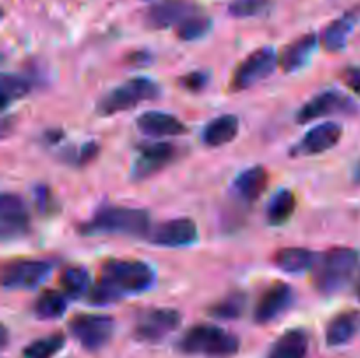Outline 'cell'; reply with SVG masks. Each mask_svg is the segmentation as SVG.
Listing matches in <instances>:
<instances>
[{
  "label": "cell",
  "mask_w": 360,
  "mask_h": 358,
  "mask_svg": "<svg viewBox=\"0 0 360 358\" xmlns=\"http://www.w3.org/2000/svg\"><path fill=\"white\" fill-rule=\"evenodd\" d=\"M155 270L139 260H109L102 265L101 279L91 286L90 302L108 305L122 300L125 295L144 293L153 288Z\"/></svg>",
  "instance_id": "6da1fadb"
},
{
  "label": "cell",
  "mask_w": 360,
  "mask_h": 358,
  "mask_svg": "<svg viewBox=\"0 0 360 358\" xmlns=\"http://www.w3.org/2000/svg\"><path fill=\"white\" fill-rule=\"evenodd\" d=\"M360 256L352 248H333L319 255L313 267V283L326 295L338 293L350 284L359 269Z\"/></svg>",
  "instance_id": "7a4b0ae2"
},
{
  "label": "cell",
  "mask_w": 360,
  "mask_h": 358,
  "mask_svg": "<svg viewBox=\"0 0 360 358\" xmlns=\"http://www.w3.org/2000/svg\"><path fill=\"white\" fill-rule=\"evenodd\" d=\"M81 232L86 235L123 234L143 237L150 232V214L148 211L134 209V207H102L81 227Z\"/></svg>",
  "instance_id": "3957f363"
},
{
  "label": "cell",
  "mask_w": 360,
  "mask_h": 358,
  "mask_svg": "<svg viewBox=\"0 0 360 358\" xmlns=\"http://www.w3.org/2000/svg\"><path fill=\"white\" fill-rule=\"evenodd\" d=\"M178 350L185 354L229 358L239 351V339L217 325H193L183 333Z\"/></svg>",
  "instance_id": "277c9868"
},
{
  "label": "cell",
  "mask_w": 360,
  "mask_h": 358,
  "mask_svg": "<svg viewBox=\"0 0 360 358\" xmlns=\"http://www.w3.org/2000/svg\"><path fill=\"white\" fill-rule=\"evenodd\" d=\"M160 97V86L150 77H134L120 86L112 88L97 104V112L102 116H112L132 109L143 102Z\"/></svg>",
  "instance_id": "5b68a950"
},
{
  "label": "cell",
  "mask_w": 360,
  "mask_h": 358,
  "mask_svg": "<svg viewBox=\"0 0 360 358\" xmlns=\"http://www.w3.org/2000/svg\"><path fill=\"white\" fill-rule=\"evenodd\" d=\"M115 325V318L108 314H77L70 319L69 330L84 350L98 351L111 340Z\"/></svg>",
  "instance_id": "8992f818"
},
{
  "label": "cell",
  "mask_w": 360,
  "mask_h": 358,
  "mask_svg": "<svg viewBox=\"0 0 360 358\" xmlns=\"http://www.w3.org/2000/svg\"><path fill=\"white\" fill-rule=\"evenodd\" d=\"M181 323V314L176 309L155 307L146 309L134 323V337L141 343L155 344L164 340Z\"/></svg>",
  "instance_id": "52a82bcc"
},
{
  "label": "cell",
  "mask_w": 360,
  "mask_h": 358,
  "mask_svg": "<svg viewBox=\"0 0 360 358\" xmlns=\"http://www.w3.org/2000/svg\"><path fill=\"white\" fill-rule=\"evenodd\" d=\"M359 109L360 107L357 102L352 97H348V95H345L343 91L327 90L313 97L311 100H308L299 109L297 121L304 125V123L315 121V119L323 118V116L357 114Z\"/></svg>",
  "instance_id": "ba28073f"
},
{
  "label": "cell",
  "mask_w": 360,
  "mask_h": 358,
  "mask_svg": "<svg viewBox=\"0 0 360 358\" xmlns=\"http://www.w3.org/2000/svg\"><path fill=\"white\" fill-rule=\"evenodd\" d=\"M53 270L48 260H16L4 265L2 286L6 290H32L44 283Z\"/></svg>",
  "instance_id": "9c48e42d"
},
{
  "label": "cell",
  "mask_w": 360,
  "mask_h": 358,
  "mask_svg": "<svg viewBox=\"0 0 360 358\" xmlns=\"http://www.w3.org/2000/svg\"><path fill=\"white\" fill-rule=\"evenodd\" d=\"M278 60L280 58H278L276 51L273 48H267V46L253 51L236 69L234 76H232V90H248V88H252L259 81L266 79L267 76L274 72Z\"/></svg>",
  "instance_id": "30bf717a"
},
{
  "label": "cell",
  "mask_w": 360,
  "mask_h": 358,
  "mask_svg": "<svg viewBox=\"0 0 360 358\" xmlns=\"http://www.w3.org/2000/svg\"><path fill=\"white\" fill-rule=\"evenodd\" d=\"M343 137V126L336 121H326L313 126L301 140L292 147V157H313L333 150Z\"/></svg>",
  "instance_id": "8fae6325"
},
{
  "label": "cell",
  "mask_w": 360,
  "mask_h": 358,
  "mask_svg": "<svg viewBox=\"0 0 360 358\" xmlns=\"http://www.w3.org/2000/svg\"><path fill=\"white\" fill-rule=\"evenodd\" d=\"M30 216L25 200L16 193H2L0 197V235L14 239L27 234Z\"/></svg>",
  "instance_id": "7c38bea8"
},
{
  "label": "cell",
  "mask_w": 360,
  "mask_h": 358,
  "mask_svg": "<svg viewBox=\"0 0 360 358\" xmlns=\"http://www.w3.org/2000/svg\"><path fill=\"white\" fill-rule=\"evenodd\" d=\"M151 242L164 248H185L199 239V230L190 218H176L164 221L151 232Z\"/></svg>",
  "instance_id": "4fadbf2b"
},
{
  "label": "cell",
  "mask_w": 360,
  "mask_h": 358,
  "mask_svg": "<svg viewBox=\"0 0 360 358\" xmlns=\"http://www.w3.org/2000/svg\"><path fill=\"white\" fill-rule=\"evenodd\" d=\"M294 302V290L287 283H274L267 288L255 305V321L271 323L280 318Z\"/></svg>",
  "instance_id": "5bb4252c"
},
{
  "label": "cell",
  "mask_w": 360,
  "mask_h": 358,
  "mask_svg": "<svg viewBox=\"0 0 360 358\" xmlns=\"http://www.w3.org/2000/svg\"><path fill=\"white\" fill-rule=\"evenodd\" d=\"M197 13L195 4L188 2V0H165V2L155 4L146 11L144 21L150 28L155 30H162V28L178 27L179 23L186 20V18L193 16Z\"/></svg>",
  "instance_id": "9a60e30c"
},
{
  "label": "cell",
  "mask_w": 360,
  "mask_h": 358,
  "mask_svg": "<svg viewBox=\"0 0 360 358\" xmlns=\"http://www.w3.org/2000/svg\"><path fill=\"white\" fill-rule=\"evenodd\" d=\"M176 157V146L171 142H150L141 146L139 157L132 167L134 179H146L171 164Z\"/></svg>",
  "instance_id": "2e32d148"
},
{
  "label": "cell",
  "mask_w": 360,
  "mask_h": 358,
  "mask_svg": "<svg viewBox=\"0 0 360 358\" xmlns=\"http://www.w3.org/2000/svg\"><path fill=\"white\" fill-rule=\"evenodd\" d=\"M137 128L148 137H174L186 132L185 123L176 116L162 111H146L137 118Z\"/></svg>",
  "instance_id": "e0dca14e"
},
{
  "label": "cell",
  "mask_w": 360,
  "mask_h": 358,
  "mask_svg": "<svg viewBox=\"0 0 360 358\" xmlns=\"http://www.w3.org/2000/svg\"><path fill=\"white\" fill-rule=\"evenodd\" d=\"M360 332V311L352 309V311L340 312L334 316L326 329V343L330 347H340L345 344L352 343Z\"/></svg>",
  "instance_id": "ac0fdd59"
},
{
  "label": "cell",
  "mask_w": 360,
  "mask_h": 358,
  "mask_svg": "<svg viewBox=\"0 0 360 358\" xmlns=\"http://www.w3.org/2000/svg\"><path fill=\"white\" fill-rule=\"evenodd\" d=\"M360 21V7L347 11L343 16L334 20L329 27L323 30L322 41L327 51H341L347 46L348 37L355 30L357 23Z\"/></svg>",
  "instance_id": "d6986e66"
},
{
  "label": "cell",
  "mask_w": 360,
  "mask_h": 358,
  "mask_svg": "<svg viewBox=\"0 0 360 358\" xmlns=\"http://www.w3.org/2000/svg\"><path fill=\"white\" fill-rule=\"evenodd\" d=\"M267 183H269V174L266 168L262 165H253L234 179L232 190L243 202H255L267 188Z\"/></svg>",
  "instance_id": "ffe728a7"
},
{
  "label": "cell",
  "mask_w": 360,
  "mask_h": 358,
  "mask_svg": "<svg viewBox=\"0 0 360 358\" xmlns=\"http://www.w3.org/2000/svg\"><path fill=\"white\" fill-rule=\"evenodd\" d=\"M316 49V35L306 34L288 44L287 48L281 51L280 65L285 72H297L301 70L306 63L309 62L311 55Z\"/></svg>",
  "instance_id": "44dd1931"
},
{
  "label": "cell",
  "mask_w": 360,
  "mask_h": 358,
  "mask_svg": "<svg viewBox=\"0 0 360 358\" xmlns=\"http://www.w3.org/2000/svg\"><path fill=\"white\" fill-rule=\"evenodd\" d=\"M309 339L302 329H290L281 333L271 346L267 358H306L308 357Z\"/></svg>",
  "instance_id": "7402d4cb"
},
{
  "label": "cell",
  "mask_w": 360,
  "mask_h": 358,
  "mask_svg": "<svg viewBox=\"0 0 360 358\" xmlns=\"http://www.w3.org/2000/svg\"><path fill=\"white\" fill-rule=\"evenodd\" d=\"M239 132V119L234 114H224L211 119L202 130V142L210 147H220L232 142Z\"/></svg>",
  "instance_id": "603a6c76"
},
{
  "label": "cell",
  "mask_w": 360,
  "mask_h": 358,
  "mask_svg": "<svg viewBox=\"0 0 360 358\" xmlns=\"http://www.w3.org/2000/svg\"><path fill=\"white\" fill-rule=\"evenodd\" d=\"M319 255L306 248H283L278 249L273 256V262L278 269L285 272L297 274L315 267Z\"/></svg>",
  "instance_id": "cb8c5ba5"
},
{
  "label": "cell",
  "mask_w": 360,
  "mask_h": 358,
  "mask_svg": "<svg viewBox=\"0 0 360 358\" xmlns=\"http://www.w3.org/2000/svg\"><path fill=\"white\" fill-rule=\"evenodd\" d=\"M60 286L67 297L81 298L84 293H90V274L84 267H65L60 274Z\"/></svg>",
  "instance_id": "d4e9b609"
},
{
  "label": "cell",
  "mask_w": 360,
  "mask_h": 358,
  "mask_svg": "<svg viewBox=\"0 0 360 358\" xmlns=\"http://www.w3.org/2000/svg\"><path fill=\"white\" fill-rule=\"evenodd\" d=\"M67 295L60 291L48 290L39 295L37 300L34 302V314L39 319H56L63 316L67 311Z\"/></svg>",
  "instance_id": "484cf974"
},
{
  "label": "cell",
  "mask_w": 360,
  "mask_h": 358,
  "mask_svg": "<svg viewBox=\"0 0 360 358\" xmlns=\"http://www.w3.org/2000/svg\"><path fill=\"white\" fill-rule=\"evenodd\" d=\"M295 195L290 190H280L276 195L271 199L267 206V221L269 225H283L292 218L295 211Z\"/></svg>",
  "instance_id": "4316f807"
},
{
  "label": "cell",
  "mask_w": 360,
  "mask_h": 358,
  "mask_svg": "<svg viewBox=\"0 0 360 358\" xmlns=\"http://www.w3.org/2000/svg\"><path fill=\"white\" fill-rule=\"evenodd\" d=\"M32 81L27 76L18 74H4L0 79V98H2V109L9 107L11 102L20 100L30 91Z\"/></svg>",
  "instance_id": "83f0119b"
},
{
  "label": "cell",
  "mask_w": 360,
  "mask_h": 358,
  "mask_svg": "<svg viewBox=\"0 0 360 358\" xmlns=\"http://www.w3.org/2000/svg\"><path fill=\"white\" fill-rule=\"evenodd\" d=\"M65 344V336L60 332L34 340L23 350V358H53Z\"/></svg>",
  "instance_id": "f1b7e54d"
},
{
  "label": "cell",
  "mask_w": 360,
  "mask_h": 358,
  "mask_svg": "<svg viewBox=\"0 0 360 358\" xmlns=\"http://www.w3.org/2000/svg\"><path fill=\"white\" fill-rule=\"evenodd\" d=\"M245 307H246L245 293L236 291V293L227 295V297L221 298L220 302L211 305L210 314L220 319H236L245 312Z\"/></svg>",
  "instance_id": "f546056e"
},
{
  "label": "cell",
  "mask_w": 360,
  "mask_h": 358,
  "mask_svg": "<svg viewBox=\"0 0 360 358\" xmlns=\"http://www.w3.org/2000/svg\"><path fill=\"white\" fill-rule=\"evenodd\" d=\"M274 6V0H232L229 14L234 18H255L267 14Z\"/></svg>",
  "instance_id": "4dcf8cb0"
},
{
  "label": "cell",
  "mask_w": 360,
  "mask_h": 358,
  "mask_svg": "<svg viewBox=\"0 0 360 358\" xmlns=\"http://www.w3.org/2000/svg\"><path fill=\"white\" fill-rule=\"evenodd\" d=\"M210 28H211L210 18L193 14V16L186 18L183 23H179L178 27H176V35H178L181 41H197V39L204 37V35L210 32Z\"/></svg>",
  "instance_id": "1f68e13d"
},
{
  "label": "cell",
  "mask_w": 360,
  "mask_h": 358,
  "mask_svg": "<svg viewBox=\"0 0 360 358\" xmlns=\"http://www.w3.org/2000/svg\"><path fill=\"white\" fill-rule=\"evenodd\" d=\"M207 84V74L206 72H192L188 76L181 77V86L186 88L188 91H200Z\"/></svg>",
  "instance_id": "d6a6232c"
},
{
  "label": "cell",
  "mask_w": 360,
  "mask_h": 358,
  "mask_svg": "<svg viewBox=\"0 0 360 358\" xmlns=\"http://www.w3.org/2000/svg\"><path fill=\"white\" fill-rule=\"evenodd\" d=\"M341 79H343V83L347 84L354 93L360 95V67L359 65H348L347 69L341 72Z\"/></svg>",
  "instance_id": "836d02e7"
},
{
  "label": "cell",
  "mask_w": 360,
  "mask_h": 358,
  "mask_svg": "<svg viewBox=\"0 0 360 358\" xmlns=\"http://www.w3.org/2000/svg\"><path fill=\"white\" fill-rule=\"evenodd\" d=\"M35 202H37V207L41 213H49V211L55 209V200H53L51 192H49L46 186H39L35 190Z\"/></svg>",
  "instance_id": "e575fe53"
},
{
  "label": "cell",
  "mask_w": 360,
  "mask_h": 358,
  "mask_svg": "<svg viewBox=\"0 0 360 358\" xmlns=\"http://www.w3.org/2000/svg\"><path fill=\"white\" fill-rule=\"evenodd\" d=\"M7 344V329L6 326H2V347H6Z\"/></svg>",
  "instance_id": "d590c367"
},
{
  "label": "cell",
  "mask_w": 360,
  "mask_h": 358,
  "mask_svg": "<svg viewBox=\"0 0 360 358\" xmlns=\"http://www.w3.org/2000/svg\"><path fill=\"white\" fill-rule=\"evenodd\" d=\"M357 295H359V298H360V288H359V291H357Z\"/></svg>",
  "instance_id": "8d00e7d4"
},
{
  "label": "cell",
  "mask_w": 360,
  "mask_h": 358,
  "mask_svg": "<svg viewBox=\"0 0 360 358\" xmlns=\"http://www.w3.org/2000/svg\"><path fill=\"white\" fill-rule=\"evenodd\" d=\"M146 2H151V0H146Z\"/></svg>",
  "instance_id": "74e56055"
}]
</instances>
